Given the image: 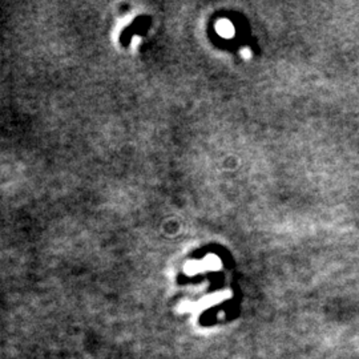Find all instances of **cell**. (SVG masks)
I'll use <instances>...</instances> for the list:
<instances>
[{
	"instance_id": "6da1fadb",
	"label": "cell",
	"mask_w": 359,
	"mask_h": 359,
	"mask_svg": "<svg viewBox=\"0 0 359 359\" xmlns=\"http://www.w3.org/2000/svg\"><path fill=\"white\" fill-rule=\"evenodd\" d=\"M218 34L226 38H231L234 35V28L231 22L228 20H221L217 25Z\"/></svg>"
},
{
	"instance_id": "7a4b0ae2",
	"label": "cell",
	"mask_w": 359,
	"mask_h": 359,
	"mask_svg": "<svg viewBox=\"0 0 359 359\" xmlns=\"http://www.w3.org/2000/svg\"><path fill=\"white\" fill-rule=\"evenodd\" d=\"M241 55H243V57H245V59H249V57L252 56V52H250L249 48H244V50L241 51Z\"/></svg>"
}]
</instances>
